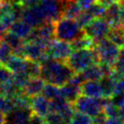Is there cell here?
Listing matches in <instances>:
<instances>
[{"label":"cell","instance_id":"obj_1","mask_svg":"<svg viewBox=\"0 0 124 124\" xmlns=\"http://www.w3.org/2000/svg\"><path fill=\"white\" fill-rule=\"evenodd\" d=\"M75 72L66 62L48 57L41 62V77L45 82L61 87L69 82Z\"/></svg>","mask_w":124,"mask_h":124},{"label":"cell","instance_id":"obj_2","mask_svg":"<svg viewBox=\"0 0 124 124\" xmlns=\"http://www.w3.org/2000/svg\"><path fill=\"white\" fill-rule=\"evenodd\" d=\"M85 35V32L74 18L62 17L54 23V35L58 40L72 43Z\"/></svg>","mask_w":124,"mask_h":124},{"label":"cell","instance_id":"obj_3","mask_svg":"<svg viewBox=\"0 0 124 124\" xmlns=\"http://www.w3.org/2000/svg\"><path fill=\"white\" fill-rule=\"evenodd\" d=\"M75 72H81L94 63H98V56L94 48L74 50L65 61Z\"/></svg>","mask_w":124,"mask_h":124},{"label":"cell","instance_id":"obj_4","mask_svg":"<svg viewBox=\"0 0 124 124\" xmlns=\"http://www.w3.org/2000/svg\"><path fill=\"white\" fill-rule=\"evenodd\" d=\"M110 98L109 97L102 96L100 98H93L82 94L73 103V106L76 110L94 118L101 111H103L105 107L110 104Z\"/></svg>","mask_w":124,"mask_h":124},{"label":"cell","instance_id":"obj_5","mask_svg":"<svg viewBox=\"0 0 124 124\" xmlns=\"http://www.w3.org/2000/svg\"><path fill=\"white\" fill-rule=\"evenodd\" d=\"M93 48L96 51L99 63H105L111 66L115 64L121 52V48L108 37L96 43Z\"/></svg>","mask_w":124,"mask_h":124},{"label":"cell","instance_id":"obj_6","mask_svg":"<svg viewBox=\"0 0 124 124\" xmlns=\"http://www.w3.org/2000/svg\"><path fill=\"white\" fill-rule=\"evenodd\" d=\"M64 4L60 0H41L37 6L43 13L46 22L55 23L63 16Z\"/></svg>","mask_w":124,"mask_h":124},{"label":"cell","instance_id":"obj_7","mask_svg":"<svg viewBox=\"0 0 124 124\" xmlns=\"http://www.w3.org/2000/svg\"><path fill=\"white\" fill-rule=\"evenodd\" d=\"M83 29H84L85 34L91 38H93L96 44L101 40L108 37L111 26L105 18L101 17L93 19Z\"/></svg>","mask_w":124,"mask_h":124},{"label":"cell","instance_id":"obj_8","mask_svg":"<svg viewBox=\"0 0 124 124\" xmlns=\"http://www.w3.org/2000/svg\"><path fill=\"white\" fill-rule=\"evenodd\" d=\"M54 23L46 22L38 27L33 28L31 34L24 40L26 42H39L43 45H47L54 40Z\"/></svg>","mask_w":124,"mask_h":124},{"label":"cell","instance_id":"obj_9","mask_svg":"<svg viewBox=\"0 0 124 124\" xmlns=\"http://www.w3.org/2000/svg\"><path fill=\"white\" fill-rule=\"evenodd\" d=\"M73 52L71 43L62 40H53L46 48V53L49 57L60 61H66Z\"/></svg>","mask_w":124,"mask_h":124},{"label":"cell","instance_id":"obj_10","mask_svg":"<svg viewBox=\"0 0 124 124\" xmlns=\"http://www.w3.org/2000/svg\"><path fill=\"white\" fill-rule=\"evenodd\" d=\"M46 45H43L39 42L25 41L24 45V57L41 63L49 57L46 53Z\"/></svg>","mask_w":124,"mask_h":124},{"label":"cell","instance_id":"obj_11","mask_svg":"<svg viewBox=\"0 0 124 124\" xmlns=\"http://www.w3.org/2000/svg\"><path fill=\"white\" fill-rule=\"evenodd\" d=\"M22 20H24L33 28L38 27L43 24L46 23L45 16L41 12L38 6L32 7H24Z\"/></svg>","mask_w":124,"mask_h":124},{"label":"cell","instance_id":"obj_12","mask_svg":"<svg viewBox=\"0 0 124 124\" xmlns=\"http://www.w3.org/2000/svg\"><path fill=\"white\" fill-rule=\"evenodd\" d=\"M32 113V109L15 108L10 112L6 114L5 124H29Z\"/></svg>","mask_w":124,"mask_h":124},{"label":"cell","instance_id":"obj_13","mask_svg":"<svg viewBox=\"0 0 124 124\" xmlns=\"http://www.w3.org/2000/svg\"><path fill=\"white\" fill-rule=\"evenodd\" d=\"M45 80L41 76L39 77H33L27 81L25 85L23 88V93L29 97L36 96L41 94L43 89L45 87Z\"/></svg>","mask_w":124,"mask_h":124},{"label":"cell","instance_id":"obj_14","mask_svg":"<svg viewBox=\"0 0 124 124\" xmlns=\"http://www.w3.org/2000/svg\"><path fill=\"white\" fill-rule=\"evenodd\" d=\"M32 110L33 112L45 118L50 112V100L43 94L32 97Z\"/></svg>","mask_w":124,"mask_h":124},{"label":"cell","instance_id":"obj_15","mask_svg":"<svg viewBox=\"0 0 124 124\" xmlns=\"http://www.w3.org/2000/svg\"><path fill=\"white\" fill-rule=\"evenodd\" d=\"M81 87L82 86L69 81L67 83L61 86V95L68 101L70 103L73 104L77 101V99L82 95Z\"/></svg>","mask_w":124,"mask_h":124},{"label":"cell","instance_id":"obj_16","mask_svg":"<svg viewBox=\"0 0 124 124\" xmlns=\"http://www.w3.org/2000/svg\"><path fill=\"white\" fill-rule=\"evenodd\" d=\"M82 94L93 98H100L103 96L100 81H86L82 85Z\"/></svg>","mask_w":124,"mask_h":124},{"label":"cell","instance_id":"obj_17","mask_svg":"<svg viewBox=\"0 0 124 124\" xmlns=\"http://www.w3.org/2000/svg\"><path fill=\"white\" fill-rule=\"evenodd\" d=\"M81 72L84 77L85 81H100L104 76L101 65L99 62L89 66L88 68Z\"/></svg>","mask_w":124,"mask_h":124},{"label":"cell","instance_id":"obj_18","mask_svg":"<svg viewBox=\"0 0 124 124\" xmlns=\"http://www.w3.org/2000/svg\"><path fill=\"white\" fill-rule=\"evenodd\" d=\"M32 30H33V27L30 26L28 24H26L22 19L16 21L9 29V31L14 33L15 35H18L19 37L23 38L24 40L28 37V35L31 34Z\"/></svg>","mask_w":124,"mask_h":124},{"label":"cell","instance_id":"obj_19","mask_svg":"<svg viewBox=\"0 0 124 124\" xmlns=\"http://www.w3.org/2000/svg\"><path fill=\"white\" fill-rule=\"evenodd\" d=\"M25 64H26V58L13 54L12 57L9 59V61L7 62L6 66L13 73H19V72H24Z\"/></svg>","mask_w":124,"mask_h":124},{"label":"cell","instance_id":"obj_20","mask_svg":"<svg viewBox=\"0 0 124 124\" xmlns=\"http://www.w3.org/2000/svg\"><path fill=\"white\" fill-rule=\"evenodd\" d=\"M100 83L104 97L111 98L115 94V79L111 75L103 76L100 80Z\"/></svg>","mask_w":124,"mask_h":124},{"label":"cell","instance_id":"obj_21","mask_svg":"<svg viewBox=\"0 0 124 124\" xmlns=\"http://www.w3.org/2000/svg\"><path fill=\"white\" fill-rule=\"evenodd\" d=\"M83 9L80 7L76 0H69L64 4V10H63V16L69 18H74L77 19V17L82 14ZM62 16V17H63Z\"/></svg>","mask_w":124,"mask_h":124},{"label":"cell","instance_id":"obj_22","mask_svg":"<svg viewBox=\"0 0 124 124\" xmlns=\"http://www.w3.org/2000/svg\"><path fill=\"white\" fill-rule=\"evenodd\" d=\"M73 51L74 50H81V49H92L95 46V42L93 38L85 34L80 38L76 39L71 43Z\"/></svg>","mask_w":124,"mask_h":124},{"label":"cell","instance_id":"obj_23","mask_svg":"<svg viewBox=\"0 0 124 124\" xmlns=\"http://www.w3.org/2000/svg\"><path fill=\"white\" fill-rule=\"evenodd\" d=\"M108 38L120 48L124 47V26L114 27L110 29Z\"/></svg>","mask_w":124,"mask_h":124},{"label":"cell","instance_id":"obj_24","mask_svg":"<svg viewBox=\"0 0 124 124\" xmlns=\"http://www.w3.org/2000/svg\"><path fill=\"white\" fill-rule=\"evenodd\" d=\"M24 73L27 74L30 78L39 77L41 75V63L39 62L26 59V64L24 68Z\"/></svg>","mask_w":124,"mask_h":124},{"label":"cell","instance_id":"obj_25","mask_svg":"<svg viewBox=\"0 0 124 124\" xmlns=\"http://www.w3.org/2000/svg\"><path fill=\"white\" fill-rule=\"evenodd\" d=\"M41 94L46 97L49 100H54L57 97L61 96V87L57 86L53 83H46L43 89Z\"/></svg>","mask_w":124,"mask_h":124},{"label":"cell","instance_id":"obj_26","mask_svg":"<svg viewBox=\"0 0 124 124\" xmlns=\"http://www.w3.org/2000/svg\"><path fill=\"white\" fill-rule=\"evenodd\" d=\"M14 54V51L11 46L3 40L0 42V62L3 65H6L9 59Z\"/></svg>","mask_w":124,"mask_h":124},{"label":"cell","instance_id":"obj_27","mask_svg":"<svg viewBox=\"0 0 124 124\" xmlns=\"http://www.w3.org/2000/svg\"><path fill=\"white\" fill-rule=\"evenodd\" d=\"M71 103L69 101L61 95V96L57 97L54 100L50 101V111H56V112L61 113Z\"/></svg>","mask_w":124,"mask_h":124},{"label":"cell","instance_id":"obj_28","mask_svg":"<svg viewBox=\"0 0 124 124\" xmlns=\"http://www.w3.org/2000/svg\"><path fill=\"white\" fill-rule=\"evenodd\" d=\"M93 118L86 113H83L81 111H75L72 120L70 121V124H92Z\"/></svg>","mask_w":124,"mask_h":124},{"label":"cell","instance_id":"obj_29","mask_svg":"<svg viewBox=\"0 0 124 124\" xmlns=\"http://www.w3.org/2000/svg\"><path fill=\"white\" fill-rule=\"evenodd\" d=\"M14 109L15 104L12 98H9L6 95L0 96V112H2L4 114H7Z\"/></svg>","mask_w":124,"mask_h":124},{"label":"cell","instance_id":"obj_30","mask_svg":"<svg viewBox=\"0 0 124 124\" xmlns=\"http://www.w3.org/2000/svg\"><path fill=\"white\" fill-rule=\"evenodd\" d=\"M106 9H107L106 7H104L103 5H101V3L97 2V3H95L94 5H93L89 9H87V11H88L94 18H101V17H104V16H105Z\"/></svg>","mask_w":124,"mask_h":124},{"label":"cell","instance_id":"obj_31","mask_svg":"<svg viewBox=\"0 0 124 124\" xmlns=\"http://www.w3.org/2000/svg\"><path fill=\"white\" fill-rule=\"evenodd\" d=\"M45 122L49 124H62L64 123V120L62 118V114L56 111H50L46 114L45 117Z\"/></svg>","mask_w":124,"mask_h":124},{"label":"cell","instance_id":"obj_32","mask_svg":"<svg viewBox=\"0 0 124 124\" xmlns=\"http://www.w3.org/2000/svg\"><path fill=\"white\" fill-rule=\"evenodd\" d=\"M93 19H95V18L93 17V16L90 14L88 11L85 10V11H83V12H82V14L77 17L76 20H77V22L79 23V24L82 26V27L84 28L85 26H87Z\"/></svg>","mask_w":124,"mask_h":124},{"label":"cell","instance_id":"obj_33","mask_svg":"<svg viewBox=\"0 0 124 124\" xmlns=\"http://www.w3.org/2000/svg\"><path fill=\"white\" fill-rule=\"evenodd\" d=\"M112 76L115 79V93H124V74H120L114 71Z\"/></svg>","mask_w":124,"mask_h":124},{"label":"cell","instance_id":"obj_34","mask_svg":"<svg viewBox=\"0 0 124 124\" xmlns=\"http://www.w3.org/2000/svg\"><path fill=\"white\" fill-rule=\"evenodd\" d=\"M13 75L14 73L6 65L0 66V84H4L11 81L13 79Z\"/></svg>","mask_w":124,"mask_h":124},{"label":"cell","instance_id":"obj_35","mask_svg":"<svg viewBox=\"0 0 124 124\" xmlns=\"http://www.w3.org/2000/svg\"><path fill=\"white\" fill-rule=\"evenodd\" d=\"M114 71L120 74H124V47L121 48V52L119 54L117 61L113 65Z\"/></svg>","mask_w":124,"mask_h":124},{"label":"cell","instance_id":"obj_36","mask_svg":"<svg viewBox=\"0 0 124 124\" xmlns=\"http://www.w3.org/2000/svg\"><path fill=\"white\" fill-rule=\"evenodd\" d=\"M104 113L106 114L108 118H118L119 117V108L115 106L113 103H111L110 101V104H108L105 109H104ZM120 118V117H119Z\"/></svg>","mask_w":124,"mask_h":124},{"label":"cell","instance_id":"obj_37","mask_svg":"<svg viewBox=\"0 0 124 124\" xmlns=\"http://www.w3.org/2000/svg\"><path fill=\"white\" fill-rule=\"evenodd\" d=\"M110 101H111V103H113L118 108L122 106L124 104V93H115L113 96L110 98Z\"/></svg>","mask_w":124,"mask_h":124},{"label":"cell","instance_id":"obj_38","mask_svg":"<svg viewBox=\"0 0 124 124\" xmlns=\"http://www.w3.org/2000/svg\"><path fill=\"white\" fill-rule=\"evenodd\" d=\"M76 2L78 3L80 7H81L83 11H85V10H87V9H89L93 5L97 3L98 0H76Z\"/></svg>","mask_w":124,"mask_h":124},{"label":"cell","instance_id":"obj_39","mask_svg":"<svg viewBox=\"0 0 124 124\" xmlns=\"http://www.w3.org/2000/svg\"><path fill=\"white\" fill-rule=\"evenodd\" d=\"M107 121H108V117L104 113V111H101V113L93 118L92 124H107Z\"/></svg>","mask_w":124,"mask_h":124},{"label":"cell","instance_id":"obj_40","mask_svg":"<svg viewBox=\"0 0 124 124\" xmlns=\"http://www.w3.org/2000/svg\"><path fill=\"white\" fill-rule=\"evenodd\" d=\"M45 122V121L44 117H42V116L35 113V112L32 113L29 124H44Z\"/></svg>","mask_w":124,"mask_h":124},{"label":"cell","instance_id":"obj_41","mask_svg":"<svg viewBox=\"0 0 124 124\" xmlns=\"http://www.w3.org/2000/svg\"><path fill=\"white\" fill-rule=\"evenodd\" d=\"M18 2H20L24 7H32L37 6L41 2V0H19Z\"/></svg>","mask_w":124,"mask_h":124},{"label":"cell","instance_id":"obj_42","mask_svg":"<svg viewBox=\"0 0 124 124\" xmlns=\"http://www.w3.org/2000/svg\"><path fill=\"white\" fill-rule=\"evenodd\" d=\"M107 124H123V121L121 118H108Z\"/></svg>","mask_w":124,"mask_h":124},{"label":"cell","instance_id":"obj_43","mask_svg":"<svg viewBox=\"0 0 124 124\" xmlns=\"http://www.w3.org/2000/svg\"><path fill=\"white\" fill-rule=\"evenodd\" d=\"M119 117L124 121V104L122 106L119 107Z\"/></svg>","mask_w":124,"mask_h":124},{"label":"cell","instance_id":"obj_44","mask_svg":"<svg viewBox=\"0 0 124 124\" xmlns=\"http://www.w3.org/2000/svg\"><path fill=\"white\" fill-rule=\"evenodd\" d=\"M6 122V114L0 112V124H5Z\"/></svg>","mask_w":124,"mask_h":124},{"label":"cell","instance_id":"obj_45","mask_svg":"<svg viewBox=\"0 0 124 124\" xmlns=\"http://www.w3.org/2000/svg\"><path fill=\"white\" fill-rule=\"evenodd\" d=\"M4 95V87L3 84H0V96Z\"/></svg>","mask_w":124,"mask_h":124},{"label":"cell","instance_id":"obj_46","mask_svg":"<svg viewBox=\"0 0 124 124\" xmlns=\"http://www.w3.org/2000/svg\"><path fill=\"white\" fill-rule=\"evenodd\" d=\"M112 2H121V0H111Z\"/></svg>","mask_w":124,"mask_h":124},{"label":"cell","instance_id":"obj_47","mask_svg":"<svg viewBox=\"0 0 124 124\" xmlns=\"http://www.w3.org/2000/svg\"><path fill=\"white\" fill-rule=\"evenodd\" d=\"M2 41V34H0V42Z\"/></svg>","mask_w":124,"mask_h":124},{"label":"cell","instance_id":"obj_48","mask_svg":"<svg viewBox=\"0 0 124 124\" xmlns=\"http://www.w3.org/2000/svg\"><path fill=\"white\" fill-rule=\"evenodd\" d=\"M121 3L122 4V5H123V6H124V0H121Z\"/></svg>","mask_w":124,"mask_h":124},{"label":"cell","instance_id":"obj_49","mask_svg":"<svg viewBox=\"0 0 124 124\" xmlns=\"http://www.w3.org/2000/svg\"><path fill=\"white\" fill-rule=\"evenodd\" d=\"M60 1H62V2H67V1H69V0H60Z\"/></svg>","mask_w":124,"mask_h":124},{"label":"cell","instance_id":"obj_50","mask_svg":"<svg viewBox=\"0 0 124 124\" xmlns=\"http://www.w3.org/2000/svg\"><path fill=\"white\" fill-rule=\"evenodd\" d=\"M0 34H2L1 33V22H0Z\"/></svg>","mask_w":124,"mask_h":124},{"label":"cell","instance_id":"obj_51","mask_svg":"<svg viewBox=\"0 0 124 124\" xmlns=\"http://www.w3.org/2000/svg\"><path fill=\"white\" fill-rule=\"evenodd\" d=\"M2 65H3V64H2V62H0V66H2Z\"/></svg>","mask_w":124,"mask_h":124},{"label":"cell","instance_id":"obj_52","mask_svg":"<svg viewBox=\"0 0 124 124\" xmlns=\"http://www.w3.org/2000/svg\"><path fill=\"white\" fill-rule=\"evenodd\" d=\"M62 124H70V123H66V122H64V123H62Z\"/></svg>","mask_w":124,"mask_h":124},{"label":"cell","instance_id":"obj_53","mask_svg":"<svg viewBox=\"0 0 124 124\" xmlns=\"http://www.w3.org/2000/svg\"><path fill=\"white\" fill-rule=\"evenodd\" d=\"M44 124H49V123H47V122H45V123H44Z\"/></svg>","mask_w":124,"mask_h":124},{"label":"cell","instance_id":"obj_54","mask_svg":"<svg viewBox=\"0 0 124 124\" xmlns=\"http://www.w3.org/2000/svg\"><path fill=\"white\" fill-rule=\"evenodd\" d=\"M123 124H124V122H123Z\"/></svg>","mask_w":124,"mask_h":124}]
</instances>
